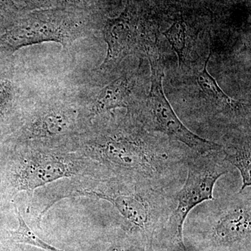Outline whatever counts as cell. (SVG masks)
Listing matches in <instances>:
<instances>
[{"label": "cell", "instance_id": "cell-4", "mask_svg": "<svg viewBox=\"0 0 251 251\" xmlns=\"http://www.w3.org/2000/svg\"><path fill=\"white\" fill-rule=\"evenodd\" d=\"M14 150L9 173L14 196L23 192L31 196L36 190L63 179H100L93 162L69 149L23 145Z\"/></svg>", "mask_w": 251, "mask_h": 251}, {"label": "cell", "instance_id": "cell-12", "mask_svg": "<svg viewBox=\"0 0 251 251\" xmlns=\"http://www.w3.org/2000/svg\"><path fill=\"white\" fill-rule=\"evenodd\" d=\"M16 211L19 226L16 230L9 232L10 239L12 242L33 246L46 251H64L52 247L42 240L26 224L18 208H16ZM107 251H143V249L135 245H122L112 247Z\"/></svg>", "mask_w": 251, "mask_h": 251}, {"label": "cell", "instance_id": "cell-7", "mask_svg": "<svg viewBox=\"0 0 251 251\" xmlns=\"http://www.w3.org/2000/svg\"><path fill=\"white\" fill-rule=\"evenodd\" d=\"M148 54L151 65V87L142 120L144 126L148 127L149 130L162 133L169 139L182 143L193 153L203 154L221 151L224 145L196 135L180 120L163 90L164 67L158 51L151 49Z\"/></svg>", "mask_w": 251, "mask_h": 251}, {"label": "cell", "instance_id": "cell-10", "mask_svg": "<svg viewBox=\"0 0 251 251\" xmlns=\"http://www.w3.org/2000/svg\"><path fill=\"white\" fill-rule=\"evenodd\" d=\"M134 82L131 75L125 73L104 85L95 95L76 91L77 98L88 121L110 113L116 109H132V92Z\"/></svg>", "mask_w": 251, "mask_h": 251}, {"label": "cell", "instance_id": "cell-9", "mask_svg": "<svg viewBox=\"0 0 251 251\" xmlns=\"http://www.w3.org/2000/svg\"><path fill=\"white\" fill-rule=\"evenodd\" d=\"M107 53L99 68L93 70L96 77L111 75L122 62L132 53L137 41L136 27L133 11L127 6L117 18L108 19L103 29ZM98 77V78H99Z\"/></svg>", "mask_w": 251, "mask_h": 251}, {"label": "cell", "instance_id": "cell-13", "mask_svg": "<svg viewBox=\"0 0 251 251\" xmlns=\"http://www.w3.org/2000/svg\"><path fill=\"white\" fill-rule=\"evenodd\" d=\"M225 160L235 167L242 176V186L239 192L251 187V154L250 143L224 146L222 150Z\"/></svg>", "mask_w": 251, "mask_h": 251}, {"label": "cell", "instance_id": "cell-11", "mask_svg": "<svg viewBox=\"0 0 251 251\" xmlns=\"http://www.w3.org/2000/svg\"><path fill=\"white\" fill-rule=\"evenodd\" d=\"M209 50L210 51L204 63V67L196 77L198 85L206 97L222 111H226L228 113H237V112L242 111L244 104L234 100L225 93L219 87L215 78L208 72V63L212 54L211 48Z\"/></svg>", "mask_w": 251, "mask_h": 251}, {"label": "cell", "instance_id": "cell-15", "mask_svg": "<svg viewBox=\"0 0 251 251\" xmlns=\"http://www.w3.org/2000/svg\"><path fill=\"white\" fill-rule=\"evenodd\" d=\"M111 1L114 4H120L121 3L122 0H111Z\"/></svg>", "mask_w": 251, "mask_h": 251}, {"label": "cell", "instance_id": "cell-5", "mask_svg": "<svg viewBox=\"0 0 251 251\" xmlns=\"http://www.w3.org/2000/svg\"><path fill=\"white\" fill-rule=\"evenodd\" d=\"M227 162L222 150L197 154L193 153L186 165V178L175 193V206L164 228L171 241L181 251H188L183 230L186 218L195 207L214 200L213 192L218 180L228 173Z\"/></svg>", "mask_w": 251, "mask_h": 251}, {"label": "cell", "instance_id": "cell-8", "mask_svg": "<svg viewBox=\"0 0 251 251\" xmlns=\"http://www.w3.org/2000/svg\"><path fill=\"white\" fill-rule=\"evenodd\" d=\"M211 211L210 239L220 249L250 246L251 234V192H239L227 201H216Z\"/></svg>", "mask_w": 251, "mask_h": 251}, {"label": "cell", "instance_id": "cell-1", "mask_svg": "<svg viewBox=\"0 0 251 251\" xmlns=\"http://www.w3.org/2000/svg\"><path fill=\"white\" fill-rule=\"evenodd\" d=\"M72 150L93 162L101 180L169 191L183 179L192 155L147 134L128 112L125 117L110 112L94 119Z\"/></svg>", "mask_w": 251, "mask_h": 251}, {"label": "cell", "instance_id": "cell-3", "mask_svg": "<svg viewBox=\"0 0 251 251\" xmlns=\"http://www.w3.org/2000/svg\"><path fill=\"white\" fill-rule=\"evenodd\" d=\"M64 198L90 197L112 204L137 233L149 239L163 226L175 206V193L116 179L86 180Z\"/></svg>", "mask_w": 251, "mask_h": 251}, {"label": "cell", "instance_id": "cell-2", "mask_svg": "<svg viewBox=\"0 0 251 251\" xmlns=\"http://www.w3.org/2000/svg\"><path fill=\"white\" fill-rule=\"evenodd\" d=\"M76 92L53 91L28 98L14 133V147L62 148L74 142L90 125Z\"/></svg>", "mask_w": 251, "mask_h": 251}, {"label": "cell", "instance_id": "cell-14", "mask_svg": "<svg viewBox=\"0 0 251 251\" xmlns=\"http://www.w3.org/2000/svg\"><path fill=\"white\" fill-rule=\"evenodd\" d=\"M163 35L171 44L179 59V67L184 64L185 50L187 40V30L184 21L179 19L163 32Z\"/></svg>", "mask_w": 251, "mask_h": 251}, {"label": "cell", "instance_id": "cell-6", "mask_svg": "<svg viewBox=\"0 0 251 251\" xmlns=\"http://www.w3.org/2000/svg\"><path fill=\"white\" fill-rule=\"evenodd\" d=\"M23 16L0 36V53L11 55L23 48L46 42L67 49L90 32V26L70 12L46 11Z\"/></svg>", "mask_w": 251, "mask_h": 251}]
</instances>
